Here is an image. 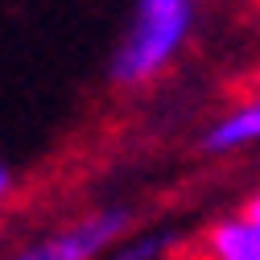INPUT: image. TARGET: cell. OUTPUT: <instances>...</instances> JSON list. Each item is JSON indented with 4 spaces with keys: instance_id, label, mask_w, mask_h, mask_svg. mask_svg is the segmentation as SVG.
Returning <instances> with one entry per match:
<instances>
[{
    "instance_id": "cell-2",
    "label": "cell",
    "mask_w": 260,
    "mask_h": 260,
    "mask_svg": "<svg viewBox=\"0 0 260 260\" xmlns=\"http://www.w3.org/2000/svg\"><path fill=\"white\" fill-rule=\"evenodd\" d=\"M133 227V211L128 207H95L67 227H58L50 236H38L25 244L9 260H104Z\"/></svg>"
},
{
    "instance_id": "cell-7",
    "label": "cell",
    "mask_w": 260,
    "mask_h": 260,
    "mask_svg": "<svg viewBox=\"0 0 260 260\" xmlns=\"http://www.w3.org/2000/svg\"><path fill=\"white\" fill-rule=\"evenodd\" d=\"M13 194V174H9V166H0V203H5Z\"/></svg>"
},
{
    "instance_id": "cell-1",
    "label": "cell",
    "mask_w": 260,
    "mask_h": 260,
    "mask_svg": "<svg viewBox=\"0 0 260 260\" xmlns=\"http://www.w3.org/2000/svg\"><path fill=\"white\" fill-rule=\"evenodd\" d=\"M194 5L199 0H137L112 58V83L149 87L153 79L166 75L190 46Z\"/></svg>"
},
{
    "instance_id": "cell-6",
    "label": "cell",
    "mask_w": 260,
    "mask_h": 260,
    "mask_svg": "<svg viewBox=\"0 0 260 260\" xmlns=\"http://www.w3.org/2000/svg\"><path fill=\"white\" fill-rule=\"evenodd\" d=\"M240 207H244V211H252V215H260V182H256V186L248 190V199H244Z\"/></svg>"
},
{
    "instance_id": "cell-3",
    "label": "cell",
    "mask_w": 260,
    "mask_h": 260,
    "mask_svg": "<svg viewBox=\"0 0 260 260\" xmlns=\"http://www.w3.org/2000/svg\"><path fill=\"white\" fill-rule=\"evenodd\" d=\"M190 260H260V215L244 207L232 215H219L194 240Z\"/></svg>"
},
{
    "instance_id": "cell-5",
    "label": "cell",
    "mask_w": 260,
    "mask_h": 260,
    "mask_svg": "<svg viewBox=\"0 0 260 260\" xmlns=\"http://www.w3.org/2000/svg\"><path fill=\"white\" fill-rule=\"evenodd\" d=\"M178 252V240L170 232H145V236H133V240H120L104 260H174Z\"/></svg>"
},
{
    "instance_id": "cell-4",
    "label": "cell",
    "mask_w": 260,
    "mask_h": 260,
    "mask_svg": "<svg viewBox=\"0 0 260 260\" xmlns=\"http://www.w3.org/2000/svg\"><path fill=\"white\" fill-rule=\"evenodd\" d=\"M248 149H260V83H252L203 133V153L211 157H236Z\"/></svg>"
}]
</instances>
